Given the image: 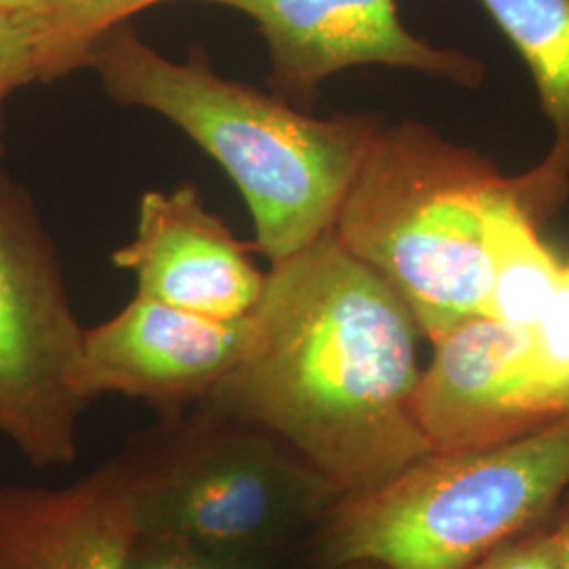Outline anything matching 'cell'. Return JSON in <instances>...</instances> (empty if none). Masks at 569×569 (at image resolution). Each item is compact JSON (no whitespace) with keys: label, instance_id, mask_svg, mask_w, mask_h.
<instances>
[{"label":"cell","instance_id":"7a4b0ae2","mask_svg":"<svg viewBox=\"0 0 569 569\" xmlns=\"http://www.w3.org/2000/svg\"><path fill=\"white\" fill-rule=\"evenodd\" d=\"M106 93L178 124L237 183L270 264L333 228L369 143L387 124L373 112L317 119L277 93L220 77L201 47L167 60L129 20L89 51Z\"/></svg>","mask_w":569,"mask_h":569},{"label":"cell","instance_id":"30bf717a","mask_svg":"<svg viewBox=\"0 0 569 569\" xmlns=\"http://www.w3.org/2000/svg\"><path fill=\"white\" fill-rule=\"evenodd\" d=\"M224 220L207 211L197 186L148 190L138 207L136 239L112 253L131 270L138 293L218 321L247 319L262 298L266 272Z\"/></svg>","mask_w":569,"mask_h":569},{"label":"cell","instance_id":"ba28073f","mask_svg":"<svg viewBox=\"0 0 569 569\" xmlns=\"http://www.w3.org/2000/svg\"><path fill=\"white\" fill-rule=\"evenodd\" d=\"M249 331L251 315L218 321L136 293L117 317L84 329L77 385L87 403L124 395L178 418L222 385L241 361Z\"/></svg>","mask_w":569,"mask_h":569},{"label":"cell","instance_id":"d6986e66","mask_svg":"<svg viewBox=\"0 0 569 569\" xmlns=\"http://www.w3.org/2000/svg\"><path fill=\"white\" fill-rule=\"evenodd\" d=\"M557 529L561 533V545H563V569H569V512L561 523H557Z\"/></svg>","mask_w":569,"mask_h":569},{"label":"cell","instance_id":"7c38bea8","mask_svg":"<svg viewBox=\"0 0 569 569\" xmlns=\"http://www.w3.org/2000/svg\"><path fill=\"white\" fill-rule=\"evenodd\" d=\"M479 2L526 61L552 129L545 159L510 178L515 199L542 228L569 199V0Z\"/></svg>","mask_w":569,"mask_h":569},{"label":"cell","instance_id":"44dd1931","mask_svg":"<svg viewBox=\"0 0 569 569\" xmlns=\"http://www.w3.org/2000/svg\"><path fill=\"white\" fill-rule=\"evenodd\" d=\"M331 569H382L378 566H371V563H346V566H338V568Z\"/></svg>","mask_w":569,"mask_h":569},{"label":"cell","instance_id":"2e32d148","mask_svg":"<svg viewBox=\"0 0 569 569\" xmlns=\"http://www.w3.org/2000/svg\"><path fill=\"white\" fill-rule=\"evenodd\" d=\"M529 361L552 420L569 416V256L540 319L529 329Z\"/></svg>","mask_w":569,"mask_h":569},{"label":"cell","instance_id":"5bb4252c","mask_svg":"<svg viewBox=\"0 0 569 569\" xmlns=\"http://www.w3.org/2000/svg\"><path fill=\"white\" fill-rule=\"evenodd\" d=\"M56 44L61 77L89 66L93 42L112 26L163 0H30Z\"/></svg>","mask_w":569,"mask_h":569},{"label":"cell","instance_id":"277c9868","mask_svg":"<svg viewBox=\"0 0 569 569\" xmlns=\"http://www.w3.org/2000/svg\"><path fill=\"white\" fill-rule=\"evenodd\" d=\"M569 489V416L489 448L432 451L321 521L327 569H472Z\"/></svg>","mask_w":569,"mask_h":569},{"label":"cell","instance_id":"6da1fadb","mask_svg":"<svg viewBox=\"0 0 569 569\" xmlns=\"http://www.w3.org/2000/svg\"><path fill=\"white\" fill-rule=\"evenodd\" d=\"M420 327L327 230L270 264L237 367L201 403L264 428L340 496L432 453L416 416Z\"/></svg>","mask_w":569,"mask_h":569},{"label":"cell","instance_id":"4fadbf2b","mask_svg":"<svg viewBox=\"0 0 569 569\" xmlns=\"http://www.w3.org/2000/svg\"><path fill=\"white\" fill-rule=\"evenodd\" d=\"M483 234L491 266L486 317L531 329L559 283L563 260L540 237L510 188L496 194L483 216Z\"/></svg>","mask_w":569,"mask_h":569},{"label":"cell","instance_id":"8fae6325","mask_svg":"<svg viewBox=\"0 0 569 569\" xmlns=\"http://www.w3.org/2000/svg\"><path fill=\"white\" fill-rule=\"evenodd\" d=\"M138 536L119 460L66 488L0 486V569H127Z\"/></svg>","mask_w":569,"mask_h":569},{"label":"cell","instance_id":"9c48e42d","mask_svg":"<svg viewBox=\"0 0 569 569\" xmlns=\"http://www.w3.org/2000/svg\"><path fill=\"white\" fill-rule=\"evenodd\" d=\"M430 345L416 416L432 451L489 448L555 422L531 373L529 329L479 315Z\"/></svg>","mask_w":569,"mask_h":569},{"label":"cell","instance_id":"ac0fdd59","mask_svg":"<svg viewBox=\"0 0 569 569\" xmlns=\"http://www.w3.org/2000/svg\"><path fill=\"white\" fill-rule=\"evenodd\" d=\"M472 569H563V545L557 526L523 531L491 550Z\"/></svg>","mask_w":569,"mask_h":569},{"label":"cell","instance_id":"9a60e30c","mask_svg":"<svg viewBox=\"0 0 569 569\" xmlns=\"http://www.w3.org/2000/svg\"><path fill=\"white\" fill-rule=\"evenodd\" d=\"M56 79H61L58 53L41 16L30 9L0 11V161L7 100L23 84Z\"/></svg>","mask_w":569,"mask_h":569},{"label":"cell","instance_id":"e0dca14e","mask_svg":"<svg viewBox=\"0 0 569 569\" xmlns=\"http://www.w3.org/2000/svg\"><path fill=\"white\" fill-rule=\"evenodd\" d=\"M127 569H268V557L209 549L169 536L140 533Z\"/></svg>","mask_w":569,"mask_h":569},{"label":"cell","instance_id":"8992f818","mask_svg":"<svg viewBox=\"0 0 569 569\" xmlns=\"http://www.w3.org/2000/svg\"><path fill=\"white\" fill-rule=\"evenodd\" d=\"M82 333L34 203L0 169V437L34 467L79 456Z\"/></svg>","mask_w":569,"mask_h":569},{"label":"cell","instance_id":"ffe728a7","mask_svg":"<svg viewBox=\"0 0 569 569\" xmlns=\"http://www.w3.org/2000/svg\"><path fill=\"white\" fill-rule=\"evenodd\" d=\"M21 9H30L34 11L30 0H0V11H21ZM37 13V11H34Z\"/></svg>","mask_w":569,"mask_h":569},{"label":"cell","instance_id":"3957f363","mask_svg":"<svg viewBox=\"0 0 569 569\" xmlns=\"http://www.w3.org/2000/svg\"><path fill=\"white\" fill-rule=\"evenodd\" d=\"M507 183L489 157L435 127L385 124L331 230L399 293L420 333L435 342L486 315L491 266L483 216Z\"/></svg>","mask_w":569,"mask_h":569},{"label":"cell","instance_id":"52a82bcc","mask_svg":"<svg viewBox=\"0 0 569 569\" xmlns=\"http://www.w3.org/2000/svg\"><path fill=\"white\" fill-rule=\"evenodd\" d=\"M243 11L270 56L268 82L296 108H312L323 82L357 66L413 70L462 89L486 81V63L437 47L407 28L397 0H203Z\"/></svg>","mask_w":569,"mask_h":569},{"label":"cell","instance_id":"5b68a950","mask_svg":"<svg viewBox=\"0 0 569 569\" xmlns=\"http://www.w3.org/2000/svg\"><path fill=\"white\" fill-rule=\"evenodd\" d=\"M140 533L270 557L340 491L268 430L199 406L119 460Z\"/></svg>","mask_w":569,"mask_h":569}]
</instances>
